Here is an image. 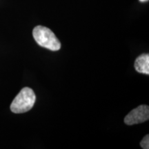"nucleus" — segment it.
<instances>
[{"label":"nucleus","mask_w":149,"mask_h":149,"mask_svg":"<svg viewBox=\"0 0 149 149\" xmlns=\"http://www.w3.org/2000/svg\"><path fill=\"white\" fill-rule=\"evenodd\" d=\"M33 35L35 42L42 47L53 51H57L60 49V42L53 31L48 28L37 26L33 29Z\"/></svg>","instance_id":"1"},{"label":"nucleus","mask_w":149,"mask_h":149,"mask_svg":"<svg viewBox=\"0 0 149 149\" xmlns=\"http://www.w3.org/2000/svg\"><path fill=\"white\" fill-rule=\"evenodd\" d=\"M36 96L29 87L22 88L10 105V110L14 113H24L31 110L34 106Z\"/></svg>","instance_id":"2"},{"label":"nucleus","mask_w":149,"mask_h":149,"mask_svg":"<svg viewBox=\"0 0 149 149\" xmlns=\"http://www.w3.org/2000/svg\"><path fill=\"white\" fill-rule=\"evenodd\" d=\"M149 120V107L146 105H141L132 110L124 118L126 125L131 126L140 124Z\"/></svg>","instance_id":"3"},{"label":"nucleus","mask_w":149,"mask_h":149,"mask_svg":"<svg viewBox=\"0 0 149 149\" xmlns=\"http://www.w3.org/2000/svg\"><path fill=\"white\" fill-rule=\"evenodd\" d=\"M135 70L140 73L145 74H149V55L148 54H142L139 56L135 61Z\"/></svg>","instance_id":"4"},{"label":"nucleus","mask_w":149,"mask_h":149,"mask_svg":"<svg viewBox=\"0 0 149 149\" xmlns=\"http://www.w3.org/2000/svg\"><path fill=\"white\" fill-rule=\"evenodd\" d=\"M140 146L144 149L149 148V135H146L140 142Z\"/></svg>","instance_id":"5"},{"label":"nucleus","mask_w":149,"mask_h":149,"mask_svg":"<svg viewBox=\"0 0 149 149\" xmlns=\"http://www.w3.org/2000/svg\"><path fill=\"white\" fill-rule=\"evenodd\" d=\"M139 1H141V2H145V1H148V0H139Z\"/></svg>","instance_id":"6"}]
</instances>
